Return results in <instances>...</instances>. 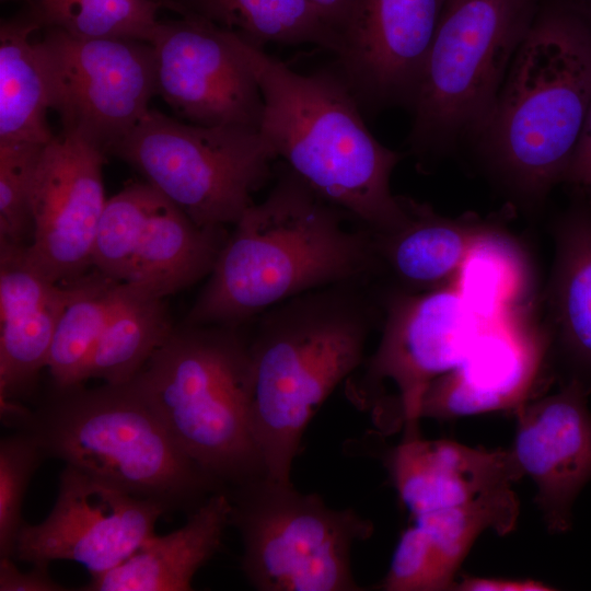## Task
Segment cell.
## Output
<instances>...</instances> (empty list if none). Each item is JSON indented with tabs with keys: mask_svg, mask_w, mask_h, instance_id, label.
I'll use <instances>...</instances> for the list:
<instances>
[{
	"mask_svg": "<svg viewBox=\"0 0 591 591\" xmlns=\"http://www.w3.org/2000/svg\"><path fill=\"white\" fill-rule=\"evenodd\" d=\"M349 220L281 161L266 198L232 225L184 323L244 326L304 292L373 282L371 233Z\"/></svg>",
	"mask_w": 591,
	"mask_h": 591,
	"instance_id": "6da1fadb",
	"label": "cell"
},
{
	"mask_svg": "<svg viewBox=\"0 0 591 591\" xmlns=\"http://www.w3.org/2000/svg\"><path fill=\"white\" fill-rule=\"evenodd\" d=\"M591 104V14L542 0L472 143L514 208L534 213L566 183Z\"/></svg>",
	"mask_w": 591,
	"mask_h": 591,
	"instance_id": "7a4b0ae2",
	"label": "cell"
},
{
	"mask_svg": "<svg viewBox=\"0 0 591 591\" xmlns=\"http://www.w3.org/2000/svg\"><path fill=\"white\" fill-rule=\"evenodd\" d=\"M382 308L371 282L315 289L262 313L250 336V416L266 477L291 483L308 424L364 361Z\"/></svg>",
	"mask_w": 591,
	"mask_h": 591,
	"instance_id": "3957f363",
	"label": "cell"
},
{
	"mask_svg": "<svg viewBox=\"0 0 591 591\" xmlns=\"http://www.w3.org/2000/svg\"><path fill=\"white\" fill-rule=\"evenodd\" d=\"M240 47L263 96L259 131L277 159L371 233L399 227L406 210L390 181L403 154L370 132L336 70L302 74L241 36Z\"/></svg>",
	"mask_w": 591,
	"mask_h": 591,
	"instance_id": "277c9868",
	"label": "cell"
},
{
	"mask_svg": "<svg viewBox=\"0 0 591 591\" xmlns=\"http://www.w3.org/2000/svg\"><path fill=\"white\" fill-rule=\"evenodd\" d=\"M47 457L61 460L129 495L192 512L227 489L193 461L131 380L51 389L26 429Z\"/></svg>",
	"mask_w": 591,
	"mask_h": 591,
	"instance_id": "5b68a950",
	"label": "cell"
},
{
	"mask_svg": "<svg viewBox=\"0 0 591 591\" xmlns=\"http://www.w3.org/2000/svg\"><path fill=\"white\" fill-rule=\"evenodd\" d=\"M242 327L183 322L132 379L182 450L225 488L266 476L251 426Z\"/></svg>",
	"mask_w": 591,
	"mask_h": 591,
	"instance_id": "8992f818",
	"label": "cell"
},
{
	"mask_svg": "<svg viewBox=\"0 0 591 591\" xmlns=\"http://www.w3.org/2000/svg\"><path fill=\"white\" fill-rule=\"evenodd\" d=\"M542 0H445L410 108L421 162L473 143Z\"/></svg>",
	"mask_w": 591,
	"mask_h": 591,
	"instance_id": "52a82bcc",
	"label": "cell"
},
{
	"mask_svg": "<svg viewBox=\"0 0 591 591\" xmlns=\"http://www.w3.org/2000/svg\"><path fill=\"white\" fill-rule=\"evenodd\" d=\"M230 525L242 540V571L259 591H358L355 543L373 533L354 509H332L315 494L266 476L227 488Z\"/></svg>",
	"mask_w": 591,
	"mask_h": 591,
	"instance_id": "ba28073f",
	"label": "cell"
},
{
	"mask_svg": "<svg viewBox=\"0 0 591 591\" xmlns=\"http://www.w3.org/2000/svg\"><path fill=\"white\" fill-rule=\"evenodd\" d=\"M111 154L205 229L234 225L271 177L277 155L259 130L201 126L149 109Z\"/></svg>",
	"mask_w": 591,
	"mask_h": 591,
	"instance_id": "9c48e42d",
	"label": "cell"
},
{
	"mask_svg": "<svg viewBox=\"0 0 591 591\" xmlns=\"http://www.w3.org/2000/svg\"><path fill=\"white\" fill-rule=\"evenodd\" d=\"M381 338L352 385L354 398L372 408L384 430L419 436L420 407L430 384L468 355L482 327L456 281L425 293H378Z\"/></svg>",
	"mask_w": 591,
	"mask_h": 591,
	"instance_id": "30bf717a",
	"label": "cell"
},
{
	"mask_svg": "<svg viewBox=\"0 0 591 591\" xmlns=\"http://www.w3.org/2000/svg\"><path fill=\"white\" fill-rule=\"evenodd\" d=\"M42 31L36 46L49 107L59 115L62 131L112 153L143 118L157 94L152 45L137 38Z\"/></svg>",
	"mask_w": 591,
	"mask_h": 591,
	"instance_id": "8fae6325",
	"label": "cell"
},
{
	"mask_svg": "<svg viewBox=\"0 0 591 591\" xmlns=\"http://www.w3.org/2000/svg\"><path fill=\"white\" fill-rule=\"evenodd\" d=\"M227 236V228H201L149 183L134 182L107 199L92 264L163 299L208 276Z\"/></svg>",
	"mask_w": 591,
	"mask_h": 591,
	"instance_id": "7c38bea8",
	"label": "cell"
},
{
	"mask_svg": "<svg viewBox=\"0 0 591 591\" xmlns=\"http://www.w3.org/2000/svg\"><path fill=\"white\" fill-rule=\"evenodd\" d=\"M157 94L184 121L259 130L264 102L240 35L196 14L158 21Z\"/></svg>",
	"mask_w": 591,
	"mask_h": 591,
	"instance_id": "4fadbf2b",
	"label": "cell"
},
{
	"mask_svg": "<svg viewBox=\"0 0 591 591\" xmlns=\"http://www.w3.org/2000/svg\"><path fill=\"white\" fill-rule=\"evenodd\" d=\"M166 513L155 501L65 465L53 509L42 522L23 525L14 559L31 565L70 560L94 577L126 560L155 534Z\"/></svg>",
	"mask_w": 591,
	"mask_h": 591,
	"instance_id": "5bb4252c",
	"label": "cell"
},
{
	"mask_svg": "<svg viewBox=\"0 0 591 591\" xmlns=\"http://www.w3.org/2000/svg\"><path fill=\"white\" fill-rule=\"evenodd\" d=\"M106 154L61 131L44 147L31 192L33 237L27 263L57 283H72L93 268L100 220L107 199Z\"/></svg>",
	"mask_w": 591,
	"mask_h": 591,
	"instance_id": "9a60e30c",
	"label": "cell"
},
{
	"mask_svg": "<svg viewBox=\"0 0 591 591\" xmlns=\"http://www.w3.org/2000/svg\"><path fill=\"white\" fill-rule=\"evenodd\" d=\"M445 0H354L332 66L362 112L412 108Z\"/></svg>",
	"mask_w": 591,
	"mask_h": 591,
	"instance_id": "2e32d148",
	"label": "cell"
},
{
	"mask_svg": "<svg viewBox=\"0 0 591 591\" xmlns=\"http://www.w3.org/2000/svg\"><path fill=\"white\" fill-rule=\"evenodd\" d=\"M551 340L520 308L482 321L466 358L433 381L421 401L420 418L437 420L515 412L529 399L551 364Z\"/></svg>",
	"mask_w": 591,
	"mask_h": 591,
	"instance_id": "e0dca14e",
	"label": "cell"
},
{
	"mask_svg": "<svg viewBox=\"0 0 591 591\" xmlns=\"http://www.w3.org/2000/svg\"><path fill=\"white\" fill-rule=\"evenodd\" d=\"M590 394L568 380L558 392L535 396L514 412L517 430L510 450L523 476L535 484V501L553 533L570 529L572 505L591 479Z\"/></svg>",
	"mask_w": 591,
	"mask_h": 591,
	"instance_id": "ac0fdd59",
	"label": "cell"
},
{
	"mask_svg": "<svg viewBox=\"0 0 591 591\" xmlns=\"http://www.w3.org/2000/svg\"><path fill=\"white\" fill-rule=\"evenodd\" d=\"M401 198L405 221L389 232H370L378 293L418 294L455 282L475 246L502 229L496 219L473 212L445 217L427 202Z\"/></svg>",
	"mask_w": 591,
	"mask_h": 591,
	"instance_id": "d6986e66",
	"label": "cell"
},
{
	"mask_svg": "<svg viewBox=\"0 0 591 591\" xmlns=\"http://www.w3.org/2000/svg\"><path fill=\"white\" fill-rule=\"evenodd\" d=\"M412 515L513 493L521 472L511 450H485L450 440L403 439L384 457Z\"/></svg>",
	"mask_w": 591,
	"mask_h": 591,
	"instance_id": "ffe728a7",
	"label": "cell"
},
{
	"mask_svg": "<svg viewBox=\"0 0 591 591\" xmlns=\"http://www.w3.org/2000/svg\"><path fill=\"white\" fill-rule=\"evenodd\" d=\"M24 248L0 246V402L35 393L60 316L86 276L54 282L27 263Z\"/></svg>",
	"mask_w": 591,
	"mask_h": 591,
	"instance_id": "44dd1931",
	"label": "cell"
},
{
	"mask_svg": "<svg viewBox=\"0 0 591 591\" xmlns=\"http://www.w3.org/2000/svg\"><path fill=\"white\" fill-rule=\"evenodd\" d=\"M555 258L547 287L552 361L591 392V206L577 195L554 224Z\"/></svg>",
	"mask_w": 591,
	"mask_h": 591,
	"instance_id": "7402d4cb",
	"label": "cell"
},
{
	"mask_svg": "<svg viewBox=\"0 0 591 591\" xmlns=\"http://www.w3.org/2000/svg\"><path fill=\"white\" fill-rule=\"evenodd\" d=\"M228 489L188 513L183 526L151 535L126 560L90 577L84 591H187L195 573L220 549L230 525Z\"/></svg>",
	"mask_w": 591,
	"mask_h": 591,
	"instance_id": "603a6c76",
	"label": "cell"
},
{
	"mask_svg": "<svg viewBox=\"0 0 591 591\" xmlns=\"http://www.w3.org/2000/svg\"><path fill=\"white\" fill-rule=\"evenodd\" d=\"M42 30L25 13L0 27V142L47 144L54 135L46 79L33 34Z\"/></svg>",
	"mask_w": 591,
	"mask_h": 591,
	"instance_id": "cb8c5ba5",
	"label": "cell"
},
{
	"mask_svg": "<svg viewBox=\"0 0 591 591\" xmlns=\"http://www.w3.org/2000/svg\"><path fill=\"white\" fill-rule=\"evenodd\" d=\"M163 1L166 9L196 14L263 49L267 44H313L335 54L340 43L306 0Z\"/></svg>",
	"mask_w": 591,
	"mask_h": 591,
	"instance_id": "d4e9b609",
	"label": "cell"
},
{
	"mask_svg": "<svg viewBox=\"0 0 591 591\" xmlns=\"http://www.w3.org/2000/svg\"><path fill=\"white\" fill-rule=\"evenodd\" d=\"M173 328L163 299L131 286L91 355L85 382L90 379L108 384L131 381Z\"/></svg>",
	"mask_w": 591,
	"mask_h": 591,
	"instance_id": "484cf974",
	"label": "cell"
},
{
	"mask_svg": "<svg viewBox=\"0 0 591 591\" xmlns=\"http://www.w3.org/2000/svg\"><path fill=\"white\" fill-rule=\"evenodd\" d=\"M94 270L83 279L78 296L57 324L47 369L51 389L66 390L85 383L86 366L111 317L130 291Z\"/></svg>",
	"mask_w": 591,
	"mask_h": 591,
	"instance_id": "4316f807",
	"label": "cell"
},
{
	"mask_svg": "<svg viewBox=\"0 0 591 591\" xmlns=\"http://www.w3.org/2000/svg\"><path fill=\"white\" fill-rule=\"evenodd\" d=\"M42 30L77 37H127L150 42L163 0H22Z\"/></svg>",
	"mask_w": 591,
	"mask_h": 591,
	"instance_id": "83f0119b",
	"label": "cell"
},
{
	"mask_svg": "<svg viewBox=\"0 0 591 591\" xmlns=\"http://www.w3.org/2000/svg\"><path fill=\"white\" fill-rule=\"evenodd\" d=\"M502 232L501 229L475 246L456 279L465 301L480 321L519 308L525 290L523 259Z\"/></svg>",
	"mask_w": 591,
	"mask_h": 591,
	"instance_id": "f1b7e54d",
	"label": "cell"
},
{
	"mask_svg": "<svg viewBox=\"0 0 591 591\" xmlns=\"http://www.w3.org/2000/svg\"><path fill=\"white\" fill-rule=\"evenodd\" d=\"M45 146L0 142V246L27 247L32 242L31 192Z\"/></svg>",
	"mask_w": 591,
	"mask_h": 591,
	"instance_id": "f546056e",
	"label": "cell"
},
{
	"mask_svg": "<svg viewBox=\"0 0 591 591\" xmlns=\"http://www.w3.org/2000/svg\"><path fill=\"white\" fill-rule=\"evenodd\" d=\"M35 433L18 430L0 441V557L14 558L25 524L23 502L31 479L46 459Z\"/></svg>",
	"mask_w": 591,
	"mask_h": 591,
	"instance_id": "4dcf8cb0",
	"label": "cell"
},
{
	"mask_svg": "<svg viewBox=\"0 0 591 591\" xmlns=\"http://www.w3.org/2000/svg\"><path fill=\"white\" fill-rule=\"evenodd\" d=\"M385 591L452 589L425 529L415 522L401 535L390 568L380 583Z\"/></svg>",
	"mask_w": 591,
	"mask_h": 591,
	"instance_id": "1f68e13d",
	"label": "cell"
},
{
	"mask_svg": "<svg viewBox=\"0 0 591 591\" xmlns=\"http://www.w3.org/2000/svg\"><path fill=\"white\" fill-rule=\"evenodd\" d=\"M48 564H32V569L21 571L14 558L0 557L1 591H65L49 573Z\"/></svg>",
	"mask_w": 591,
	"mask_h": 591,
	"instance_id": "d6a6232c",
	"label": "cell"
},
{
	"mask_svg": "<svg viewBox=\"0 0 591 591\" xmlns=\"http://www.w3.org/2000/svg\"><path fill=\"white\" fill-rule=\"evenodd\" d=\"M566 183L572 185L578 192L591 188V104Z\"/></svg>",
	"mask_w": 591,
	"mask_h": 591,
	"instance_id": "836d02e7",
	"label": "cell"
},
{
	"mask_svg": "<svg viewBox=\"0 0 591 591\" xmlns=\"http://www.w3.org/2000/svg\"><path fill=\"white\" fill-rule=\"evenodd\" d=\"M457 590L463 591H547L553 590L549 584L534 579H509V578H487L466 577L454 584Z\"/></svg>",
	"mask_w": 591,
	"mask_h": 591,
	"instance_id": "e575fe53",
	"label": "cell"
},
{
	"mask_svg": "<svg viewBox=\"0 0 591 591\" xmlns=\"http://www.w3.org/2000/svg\"><path fill=\"white\" fill-rule=\"evenodd\" d=\"M316 11L318 16L333 28L340 38V33L344 30L354 0H306Z\"/></svg>",
	"mask_w": 591,
	"mask_h": 591,
	"instance_id": "d590c367",
	"label": "cell"
},
{
	"mask_svg": "<svg viewBox=\"0 0 591 591\" xmlns=\"http://www.w3.org/2000/svg\"><path fill=\"white\" fill-rule=\"evenodd\" d=\"M586 13L591 14V0H560Z\"/></svg>",
	"mask_w": 591,
	"mask_h": 591,
	"instance_id": "8d00e7d4",
	"label": "cell"
},
{
	"mask_svg": "<svg viewBox=\"0 0 591 591\" xmlns=\"http://www.w3.org/2000/svg\"><path fill=\"white\" fill-rule=\"evenodd\" d=\"M580 193L581 195H583V197L588 200V202L590 204L591 206V188L588 189V190H584V192H578Z\"/></svg>",
	"mask_w": 591,
	"mask_h": 591,
	"instance_id": "74e56055",
	"label": "cell"
}]
</instances>
